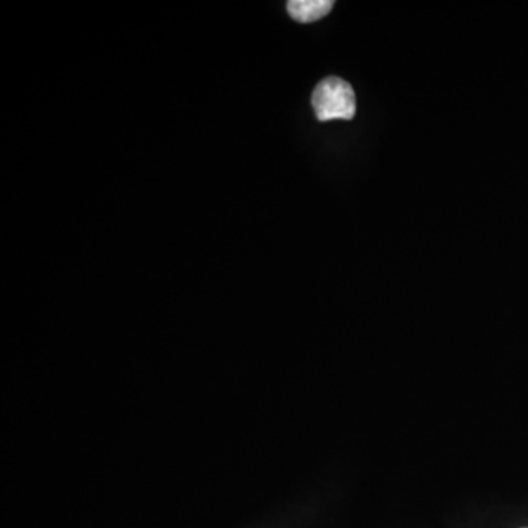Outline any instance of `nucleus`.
Instances as JSON below:
<instances>
[{"label": "nucleus", "mask_w": 528, "mask_h": 528, "mask_svg": "<svg viewBox=\"0 0 528 528\" xmlns=\"http://www.w3.org/2000/svg\"><path fill=\"white\" fill-rule=\"evenodd\" d=\"M311 105L320 122L351 120L357 110L356 93L345 79L329 77L316 87L311 96Z\"/></svg>", "instance_id": "nucleus-1"}, {"label": "nucleus", "mask_w": 528, "mask_h": 528, "mask_svg": "<svg viewBox=\"0 0 528 528\" xmlns=\"http://www.w3.org/2000/svg\"><path fill=\"white\" fill-rule=\"evenodd\" d=\"M332 0H291L286 5L289 16L298 23L308 24L319 21L334 8Z\"/></svg>", "instance_id": "nucleus-2"}, {"label": "nucleus", "mask_w": 528, "mask_h": 528, "mask_svg": "<svg viewBox=\"0 0 528 528\" xmlns=\"http://www.w3.org/2000/svg\"><path fill=\"white\" fill-rule=\"evenodd\" d=\"M525 528H528V527H525Z\"/></svg>", "instance_id": "nucleus-3"}]
</instances>
